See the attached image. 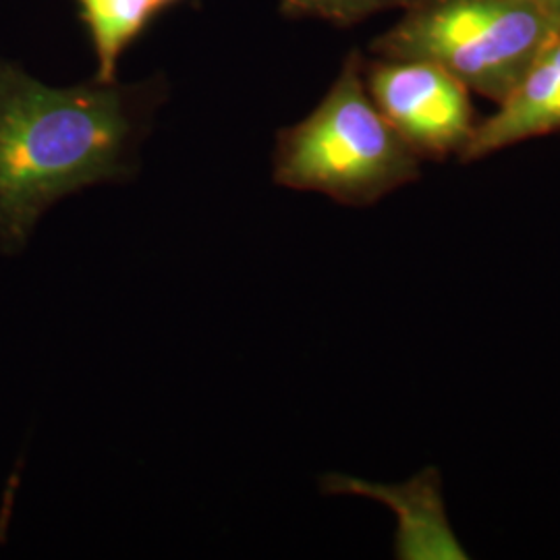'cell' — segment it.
Listing matches in <instances>:
<instances>
[{
	"mask_svg": "<svg viewBox=\"0 0 560 560\" xmlns=\"http://www.w3.org/2000/svg\"><path fill=\"white\" fill-rule=\"evenodd\" d=\"M534 7H538L541 13H546L550 20L559 21L560 23V0H527Z\"/></svg>",
	"mask_w": 560,
	"mask_h": 560,
	"instance_id": "9",
	"label": "cell"
},
{
	"mask_svg": "<svg viewBox=\"0 0 560 560\" xmlns=\"http://www.w3.org/2000/svg\"><path fill=\"white\" fill-rule=\"evenodd\" d=\"M363 65L353 50L320 104L277 133V185L363 208L420 179L421 159L372 101Z\"/></svg>",
	"mask_w": 560,
	"mask_h": 560,
	"instance_id": "2",
	"label": "cell"
},
{
	"mask_svg": "<svg viewBox=\"0 0 560 560\" xmlns=\"http://www.w3.org/2000/svg\"><path fill=\"white\" fill-rule=\"evenodd\" d=\"M326 494H355L386 504L397 515L395 557L400 560H465V548L457 540L442 497L441 474L425 467L402 483L372 481L328 474L322 478Z\"/></svg>",
	"mask_w": 560,
	"mask_h": 560,
	"instance_id": "5",
	"label": "cell"
},
{
	"mask_svg": "<svg viewBox=\"0 0 560 560\" xmlns=\"http://www.w3.org/2000/svg\"><path fill=\"white\" fill-rule=\"evenodd\" d=\"M559 36V21L527 0H416L372 42V52L430 60L502 104Z\"/></svg>",
	"mask_w": 560,
	"mask_h": 560,
	"instance_id": "3",
	"label": "cell"
},
{
	"mask_svg": "<svg viewBox=\"0 0 560 560\" xmlns=\"http://www.w3.org/2000/svg\"><path fill=\"white\" fill-rule=\"evenodd\" d=\"M175 2H180V0H156V4L164 9V7H168V4H175Z\"/></svg>",
	"mask_w": 560,
	"mask_h": 560,
	"instance_id": "10",
	"label": "cell"
},
{
	"mask_svg": "<svg viewBox=\"0 0 560 560\" xmlns=\"http://www.w3.org/2000/svg\"><path fill=\"white\" fill-rule=\"evenodd\" d=\"M560 131V36L527 71L499 110L476 122L460 162H476L509 145Z\"/></svg>",
	"mask_w": 560,
	"mask_h": 560,
	"instance_id": "6",
	"label": "cell"
},
{
	"mask_svg": "<svg viewBox=\"0 0 560 560\" xmlns=\"http://www.w3.org/2000/svg\"><path fill=\"white\" fill-rule=\"evenodd\" d=\"M416 0H279L289 20H322L347 27L388 9H407Z\"/></svg>",
	"mask_w": 560,
	"mask_h": 560,
	"instance_id": "8",
	"label": "cell"
},
{
	"mask_svg": "<svg viewBox=\"0 0 560 560\" xmlns=\"http://www.w3.org/2000/svg\"><path fill=\"white\" fill-rule=\"evenodd\" d=\"M365 88L421 161H446L476 129L469 88L430 60L378 59L363 65Z\"/></svg>",
	"mask_w": 560,
	"mask_h": 560,
	"instance_id": "4",
	"label": "cell"
},
{
	"mask_svg": "<svg viewBox=\"0 0 560 560\" xmlns=\"http://www.w3.org/2000/svg\"><path fill=\"white\" fill-rule=\"evenodd\" d=\"M164 98L161 78L52 88L0 60V254L23 252L62 198L133 179Z\"/></svg>",
	"mask_w": 560,
	"mask_h": 560,
	"instance_id": "1",
	"label": "cell"
},
{
	"mask_svg": "<svg viewBox=\"0 0 560 560\" xmlns=\"http://www.w3.org/2000/svg\"><path fill=\"white\" fill-rule=\"evenodd\" d=\"M80 18L96 50V78L117 81L120 55L140 38L162 9L156 0H78Z\"/></svg>",
	"mask_w": 560,
	"mask_h": 560,
	"instance_id": "7",
	"label": "cell"
}]
</instances>
